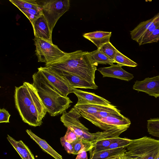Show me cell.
Masks as SVG:
<instances>
[{"label":"cell","instance_id":"1","mask_svg":"<svg viewBox=\"0 0 159 159\" xmlns=\"http://www.w3.org/2000/svg\"><path fill=\"white\" fill-rule=\"evenodd\" d=\"M14 98L16 108L24 122L34 127L41 125L47 111L32 84L25 82L15 87Z\"/></svg>","mask_w":159,"mask_h":159},{"label":"cell","instance_id":"2","mask_svg":"<svg viewBox=\"0 0 159 159\" xmlns=\"http://www.w3.org/2000/svg\"><path fill=\"white\" fill-rule=\"evenodd\" d=\"M97 66L92 61L89 52L79 50L67 53L59 61L45 66L66 71L95 83Z\"/></svg>","mask_w":159,"mask_h":159},{"label":"cell","instance_id":"3","mask_svg":"<svg viewBox=\"0 0 159 159\" xmlns=\"http://www.w3.org/2000/svg\"><path fill=\"white\" fill-rule=\"evenodd\" d=\"M32 78V84L51 116L62 114L70 106L72 102L70 98L58 92L39 71L33 74Z\"/></svg>","mask_w":159,"mask_h":159},{"label":"cell","instance_id":"4","mask_svg":"<svg viewBox=\"0 0 159 159\" xmlns=\"http://www.w3.org/2000/svg\"><path fill=\"white\" fill-rule=\"evenodd\" d=\"M81 116L79 110L74 107L68 112L66 111L62 114L60 120L66 127L70 129L82 140L90 152L94 147L101 132L90 133L89 129L79 120Z\"/></svg>","mask_w":159,"mask_h":159},{"label":"cell","instance_id":"5","mask_svg":"<svg viewBox=\"0 0 159 159\" xmlns=\"http://www.w3.org/2000/svg\"><path fill=\"white\" fill-rule=\"evenodd\" d=\"M125 155L137 159H155L159 152V140L144 136L132 140Z\"/></svg>","mask_w":159,"mask_h":159},{"label":"cell","instance_id":"6","mask_svg":"<svg viewBox=\"0 0 159 159\" xmlns=\"http://www.w3.org/2000/svg\"><path fill=\"white\" fill-rule=\"evenodd\" d=\"M34 40L38 61L45 63V66L59 61L67 54L57 45L44 39L35 37Z\"/></svg>","mask_w":159,"mask_h":159},{"label":"cell","instance_id":"7","mask_svg":"<svg viewBox=\"0 0 159 159\" xmlns=\"http://www.w3.org/2000/svg\"><path fill=\"white\" fill-rule=\"evenodd\" d=\"M43 15L52 33L57 22L70 7L69 0H46L42 1Z\"/></svg>","mask_w":159,"mask_h":159},{"label":"cell","instance_id":"8","mask_svg":"<svg viewBox=\"0 0 159 159\" xmlns=\"http://www.w3.org/2000/svg\"><path fill=\"white\" fill-rule=\"evenodd\" d=\"M38 71L62 95L67 97L69 94L73 93L74 88L70 86L67 81L50 68L40 67L38 68Z\"/></svg>","mask_w":159,"mask_h":159},{"label":"cell","instance_id":"9","mask_svg":"<svg viewBox=\"0 0 159 159\" xmlns=\"http://www.w3.org/2000/svg\"><path fill=\"white\" fill-rule=\"evenodd\" d=\"M129 127L127 126H116L104 130L102 131L100 139L95 143L94 147L90 151H98L108 147L119 137V135L122 133L126 130Z\"/></svg>","mask_w":159,"mask_h":159},{"label":"cell","instance_id":"10","mask_svg":"<svg viewBox=\"0 0 159 159\" xmlns=\"http://www.w3.org/2000/svg\"><path fill=\"white\" fill-rule=\"evenodd\" d=\"M73 93L78 98V101L75 106L93 104L111 106V102L105 98L93 93L89 92L74 89Z\"/></svg>","mask_w":159,"mask_h":159},{"label":"cell","instance_id":"11","mask_svg":"<svg viewBox=\"0 0 159 159\" xmlns=\"http://www.w3.org/2000/svg\"><path fill=\"white\" fill-rule=\"evenodd\" d=\"M133 89L138 92H144L157 98L159 97V75L147 78L142 81L135 82Z\"/></svg>","mask_w":159,"mask_h":159},{"label":"cell","instance_id":"12","mask_svg":"<svg viewBox=\"0 0 159 159\" xmlns=\"http://www.w3.org/2000/svg\"><path fill=\"white\" fill-rule=\"evenodd\" d=\"M90 122L103 130L116 126L129 127L131 124L130 120L122 115L119 116H108Z\"/></svg>","mask_w":159,"mask_h":159},{"label":"cell","instance_id":"13","mask_svg":"<svg viewBox=\"0 0 159 159\" xmlns=\"http://www.w3.org/2000/svg\"><path fill=\"white\" fill-rule=\"evenodd\" d=\"M51 69L66 79L73 88L97 89L98 88L95 83H90L75 75L66 71Z\"/></svg>","mask_w":159,"mask_h":159},{"label":"cell","instance_id":"14","mask_svg":"<svg viewBox=\"0 0 159 159\" xmlns=\"http://www.w3.org/2000/svg\"><path fill=\"white\" fill-rule=\"evenodd\" d=\"M98 70L103 77H110L129 81L134 77L133 74L124 70L118 64H112L108 67L100 68Z\"/></svg>","mask_w":159,"mask_h":159},{"label":"cell","instance_id":"15","mask_svg":"<svg viewBox=\"0 0 159 159\" xmlns=\"http://www.w3.org/2000/svg\"><path fill=\"white\" fill-rule=\"evenodd\" d=\"M32 25L35 37L40 38L53 43L52 33L43 15L35 21Z\"/></svg>","mask_w":159,"mask_h":159},{"label":"cell","instance_id":"16","mask_svg":"<svg viewBox=\"0 0 159 159\" xmlns=\"http://www.w3.org/2000/svg\"><path fill=\"white\" fill-rule=\"evenodd\" d=\"M159 22V12L152 18L140 22L133 30L130 31L132 39L138 43L144 33L149 28Z\"/></svg>","mask_w":159,"mask_h":159},{"label":"cell","instance_id":"17","mask_svg":"<svg viewBox=\"0 0 159 159\" xmlns=\"http://www.w3.org/2000/svg\"><path fill=\"white\" fill-rule=\"evenodd\" d=\"M111 32L97 31L84 34L83 36L90 41L99 49L104 44L110 41Z\"/></svg>","mask_w":159,"mask_h":159},{"label":"cell","instance_id":"18","mask_svg":"<svg viewBox=\"0 0 159 159\" xmlns=\"http://www.w3.org/2000/svg\"><path fill=\"white\" fill-rule=\"evenodd\" d=\"M7 139L22 159H35L30 149L22 141H16L9 135Z\"/></svg>","mask_w":159,"mask_h":159},{"label":"cell","instance_id":"19","mask_svg":"<svg viewBox=\"0 0 159 159\" xmlns=\"http://www.w3.org/2000/svg\"><path fill=\"white\" fill-rule=\"evenodd\" d=\"M26 131L30 138L39 146L43 151L55 159H62V156L52 148L45 140L37 136L31 130L27 129Z\"/></svg>","mask_w":159,"mask_h":159},{"label":"cell","instance_id":"20","mask_svg":"<svg viewBox=\"0 0 159 159\" xmlns=\"http://www.w3.org/2000/svg\"><path fill=\"white\" fill-rule=\"evenodd\" d=\"M79 111L81 116L91 115L100 111L111 109L116 107L113 105L111 106L88 104L80 106H74Z\"/></svg>","mask_w":159,"mask_h":159},{"label":"cell","instance_id":"21","mask_svg":"<svg viewBox=\"0 0 159 159\" xmlns=\"http://www.w3.org/2000/svg\"><path fill=\"white\" fill-rule=\"evenodd\" d=\"M125 148L102 150L97 152H89V159H105L109 157L119 155L126 151Z\"/></svg>","mask_w":159,"mask_h":159},{"label":"cell","instance_id":"22","mask_svg":"<svg viewBox=\"0 0 159 159\" xmlns=\"http://www.w3.org/2000/svg\"><path fill=\"white\" fill-rule=\"evenodd\" d=\"M89 53L92 61L97 66L98 64L111 65L115 63L114 60L109 58L100 49L89 52Z\"/></svg>","mask_w":159,"mask_h":159},{"label":"cell","instance_id":"23","mask_svg":"<svg viewBox=\"0 0 159 159\" xmlns=\"http://www.w3.org/2000/svg\"><path fill=\"white\" fill-rule=\"evenodd\" d=\"M121 115L120 111L116 107L111 110L100 111L93 114L84 116L83 117L90 121L108 116H119Z\"/></svg>","mask_w":159,"mask_h":159},{"label":"cell","instance_id":"24","mask_svg":"<svg viewBox=\"0 0 159 159\" xmlns=\"http://www.w3.org/2000/svg\"><path fill=\"white\" fill-rule=\"evenodd\" d=\"M9 1L19 9L22 8L42 9L40 4L36 0H9Z\"/></svg>","mask_w":159,"mask_h":159},{"label":"cell","instance_id":"25","mask_svg":"<svg viewBox=\"0 0 159 159\" xmlns=\"http://www.w3.org/2000/svg\"><path fill=\"white\" fill-rule=\"evenodd\" d=\"M115 63L121 66H126L135 67L137 64L118 51L116 53L114 58Z\"/></svg>","mask_w":159,"mask_h":159},{"label":"cell","instance_id":"26","mask_svg":"<svg viewBox=\"0 0 159 159\" xmlns=\"http://www.w3.org/2000/svg\"><path fill=\"white\" fill-rule=\"evenodd\" d=\"M147 128L150 134L159 138V118L150 119L148 120Z\"/></svg>","mask_w":159,"mask_h":159},{"label":"cell","instance_id":"27","mask_svg":"<svg viewBox=\"0 0 159 159\" xmlns=\"http://www.w3.org/2000/svg\"><path fill=\"white\" fill-rule=\"evenodd\" d=\"M19 10L29 19L31 24L43 15L42 9L22 8Z\"/></svg>","mask_w":159,"mask_h":159},{"label":"cell","instance_id":"28","mask_svg":"<svg viewBox=\"0 0 159 159\" xmlns=\"http://www.w3.org/2000/svg\"><path fill=\"white\" fill-rule=\"evenodd\" d=\"M132 140L126 138L119 137L116 141L111 143L108 147L103 150L113 149L120 148H127L131 143Z\"/></svg>","mask_w":159,"mask_h":159},{"label":"cell","instance_id":"29","mask_svg":"<svg viewBox=\"0 0 159 159\" xmlns=\"http://www.w3.org/2000/svg\"><path fill=\"white\" fill-rule=\"evenodd\" d=\"M99 49L113 60H114L116 54L118 51L110 42L104 44Z\"/></svg>","mask_w":159,"mask_h":159},{"label":"cell","instance_id":"30","mask_svg":"<svg viewBox=\"0 0 159 159\" xmlns=\"http://www.w3.org/2000/svg\"><path fill=\"white\" fill-rule=\"evenodd\" d=\"M71 144L73 148V154L77 155L84 151H86L85 145L81 139Z\"/></svg>","mask_w":159,"mask_h":159},{"label":"cell","instance_id":"31","mask_svg":"<svg viewBox=\"0 0 159 159\" xmlns=\"http://www.w3.org/2000/svg\"><path fill=\"white\" fill-rule=\"evenodd\" d=\"M158 41H159V27L154 30L142 43V45L157 42Z\"/></svg>","mask_w":159,"mask_h":159},{"label":"cell","instance_id":"32","mask_svg":"<svg viewBox=\"0 0 159 159\" xmlns=\"http://www.w3.org/2000/svg\"><path fill=\"white\" fill-rule=\"evenodd\" d=\"M64 137L67 142L70 143L80 139L74 132L68 128H67V130Z\"/></svg>","mask_w":159,"mask_h":159},{"label":"cell","instance_id":"33","mask_svg":"<svg viewBox=\"0 0 159 159\" xmlns=\"http://www.w3.org/2000/svg\"><path fill=\"white\" fill-rule=\"evenodd\" d=\"M159 27V22L149 28L143 34L138 42L139 45H142V43L148 38L151 34L155 29Z\"/></svg>","mask_w":159,"mask_h":159},{"label":"cell","instance_id":"34","mask_svg":"<svg viewBox=\"0 0 159 159\" xmlns=\"http://www.w3.org/2000/svg\"><path fill=\"white\" fill-rule=\"evenodd\" d=\"M11 116L8 111L4 108L0 109V123H9Z\"/></svg>","mask_w":159,"mask_h":159},{"label":"cell","instance_id":"35","mask_svg":"<svg viewBox=\"0 0 159 159\" xmlns=\"http://www.w3.org/2000/svg\"><path fill=\"white\" fill-rule=\"evenodd\" d=\"M60 141L61 145L64 147L66 152L69 154H72L73 148L71 143L67 142L64 136L60 138Z\"/></svg>","mask_w":159,"mask_h":159},{"label":"cell","instance_id":"36","mask_svg":"<svg viewBox=\"0 0 159 159\" xmlns=\"http://www.w3.org/2000/svg\"><path fill=\"white\" fill-rule=\"evenodd\" d=\"M75 159H88L87 152L84 151L77 154Z\"/></svg>","mask_w":159,"mask_h":159},{"label":"cell","instance_id":"37","mask_svg":"<svg viewBox=\"0 0 159 159\" xmlns=\"http://www.w3.org/2000/svg\"><path fill=\"white\" fill-rule=\"evenodd\" d=\"M120 154L112 156L105 159H120Z\"/></svg>","mask_w":159,"mask_h":159},{"label":"cell","instance_id":"38","mask_svg":"<svg viewBox=\"0 0 159 159\" xmlns=\"http://www.w3.org/2000/svg\"><path fill=\"white\" fill-rule=\"evenodd\" d=\"M125 152L120 154V159H125L124 154Z\"/></svg>","mask_w":159,"mask_h":159},{"label":"cell","instance_id":"39","mask_svg":"<svg viewBox=\"0 0 159 159\" xmlns=\"http://www.w3.org/2000/svg\"><path fill=\"white\" fill-rule=\"evenodd\" d=\"M125 154V153H124ZM125 159H137L136 158L126 156L125 154Z\"/></svg>","mask_w":159,"mask_h":159},{"label":"cell","instance_id":"40","mask_svg":"<svg viewBox=\"0 0 159 159\" xmlns=\"http://www.w3.org/2000/svg\"><path fill=\"white\" fill-rule=\"evenodd\" d=\"M155 159H159V152L156 156Z\"/></svg>","mask_w":159,"mask_h":159}]
</instances>
